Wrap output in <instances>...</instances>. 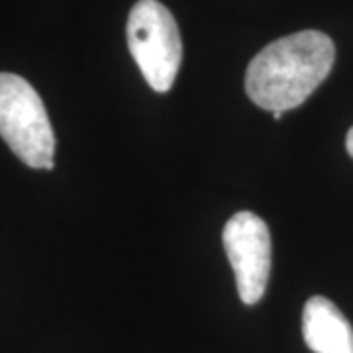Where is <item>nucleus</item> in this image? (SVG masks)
Listing matches in <instances>:
<instances>
[{"label":"nucleus","mask_w":353,"mask_h":353,"mask_svg":"<svg viewBox=\"0 0 353 353\" xmlns=\"http://www.w3.org/2000/svg\"><path fill=\"white\" fill-rule=\"evenodd\" d=\"M283 114L285 112H279L277 110V112H273V118H275V120H281V116H283Z\"/></svg>","instance_id":"0eeeda50"},{"label":"nucleus","mask_w":353,"mask_h":353,"mask_svg":"<svg viewBox=\"0 0 353 353\" xmlns=\"http://www.w3.org/2000/svg\"><path fill=\"white\" fill-rule=\"evenodd\" d=\"M336 59L334 41L304 30L265 46L245 71V92L259 108L287 112L301 106L330 75Z\"/></svg>","instance_id":"f257e3e1"},{"label":"nucleus","mask_w":353,"mask_h":353,"mask_svg":"<svg viewBox=\"0 0 353 353\" xmlns=\"http://www.w3.org/2000/svg\"><path fill=\"white\" fill-rule=\"evenodd\" d=\"M128 48L139 71L155 92L175 83L183 41L173 14L159 0H138L128 16Z\"/></svg>","instance_id":"7ed1b4c3"},{"label":"nucleus","mask_w":353,"mask_h":353,"mask_svg":"<svg viewBox=\"0 0 353 353\" xmlns=\"http://www.w3.org/2000/svg\"><path fill=\"white\" fill-rule=\"evenodd\" d=\"M303 336L314 353H353L352 324L326 296H312L304 304Z\"/></svg>","instance_id":"39448f33"},{"label":"nucleus","mask_w":353,"mask_h":353,"mask_svg":"<svg viewBox=\"0 0 353 353\" xmlns=\"http://www.w3.org/2000/svg\"><path fill=\"white\" fill-rule=\"evenodd\" d=\"M345 148H347V153L353 157V128L347 132V138H345Z\"/></svg>","instance_id":"423d86ee"},{"label":"nucleus","mask_w":353,"mask_h":353,"mask_svg":"<svg viewBox=\"0 0 353 353\" xmlns=\"http://www.w3.org/2000/svg\"><path fill=\"white\" fill-rule=\"evenodd\" d=\"M222 240L236 275V287L241 303H259L271 275L269 228L259 216L243 210L228 220Z\"/></svg>","instance_id":"20e7f679"},{"label":"nucleus","mask_w":353,"mask_h":353,"mask_svg":"<svg viewBox=\"0 0 353 353\" xmlns=\"http://www.w3.org/2000/svg\"><path fill=\"white\" fill-rule=\"evenodd\" d=\"M0 136L32 169H53L55 134L43 101L24 77L0 73Z\"/></svg>","instance_id":"f03ea898"}]
</instances>
